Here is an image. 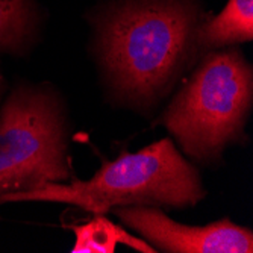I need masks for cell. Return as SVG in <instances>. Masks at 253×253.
Instances as JSON below:
<instances>
[{
    "label": "cell",
    "mask_w": 253,
    "mask_h": 253,
    "mask_svg": "<svg viewBox=\"0 0 253 253\" xmlns=\"http://www.w3.org/2000/svg\"><path fill=\"white\" fill-rule=\"evenodd\" d=\"M2 88H3V79L0 76V94H2Z\"/></svg>",
    "instance_id": "9c48e42d"
},
{
    "label": "cell",
    "mask_w": 253,
    "mask_h": 253,
    "mask_svg": "<svg viewBox=\"0 0 253 253\" xmlns=\"http://www.w3.org/2000/svg\"><path fill=\"white\" fill-rule=\"evenodd\" d=\"M72 231L76 235L73 253H114L119 244L143 253L156 252L149 243L135 238L125 227L114 224L105 215H97L82 226H73Z\"/></svg>",
    "instance_id": "52a82bcc"
},
{
    "label": "cell",
    "mask_w": 253,
    "mask_h": 253,
    "mask_svg": "<svg viewBox=\"0 0 253 253\" xmlns=\"http://www.w3.org/2000/svg\"><path fill=\"white\" fill-rule=\"evenodd\" d=\"M203 196L196 167L177 152L170 138H164L136 153H122L88 180L50 182L37 190L6 194L0 203L58 202L103 215L120 206L185 208Z\"/></svg>",
    "instance_id": "7a4b0ae2"
},
{
    "label": "cell",
    "mask_w": 253,
    "mask_h": 253,
    "mask_svg": "<svg viewBox=\"0 0 253 253\" xmlns=\"http://www.w3.org/2000/svg\"><path fill=\"white\" fill-rule=\"evenodd\" d=\"M194 32L196 11L187 0H129L103 21L102 61L123 94L149 100L170 85Z\"/></svg>",
    "instance_id": "6da1fadb"
},
{
    "label": "cell",
    "mask_w": 253,
    "mask_h": 253,
    "mask_svg": "<svg viewBox=\"0 0 253 253\" xmlns=\"http://www.w3.org/2000/svg\"><path fill=\"white\" fill-rule=\"evenodd\" d=\"M123 224L136 231L155 250L171 253H252L253 235L229 220L187 226L167 217L156 206H120L111 210Z\"/></svg>",
    "instance_id": "5b68a950"
},
{
    "label": "cell",
    "mask_w": 253,
    "mask_h": 253,
    "mask_svg": "<svg viewBox=\"0 0 253 253\" xmlns=\"http://www.w3.org/2000/svg\"><path fill=\"white\" fill-rule=\"evenodd\" d=\"M252 68L238 50L212 52L166 111L163 123L187 155L208 161L241 136L252 105Z\"/></svg>",
    "instance_id": "3957f363"
},
{
    "label": "cell",
    "mask_w": 253,
    "mask_h": 253,
    "mask_svg": "<svg viewBox=\"0 0 253 253\" xmlns=\"http://www.w3.org/2000/svg\"><path fill=\"white\" fill-rule=\"evenodd\" d=\"M253 0H229L223 11L194 32V44L210 52L224 45L252 41Z\"/></svg>",
    "instance_id": "8992f818"
},
{
    "label": "cell",
    "mask_w": 253,
    "mask_h": 253,
    "mask_svg": "<svg viewBox=\"0 0 253 253\" xmlns=\"http://www.w3.org/2000/svg\"><path fill=\"white\" fill-rule=\"evenodd\" d=\"M68 177L59 105L44 91L17 89L0 111V197Z\"/></svg>",
    "instance_id": "277c9868"
},
{
    "label": "cell",
    "mask_w": 253,
    "mask_h": 253,
    "mask_svg": "<svg viewBox=\"0 0 253 253\" xmlns=\"http://www.w3.org/2000/svg\"><path fill=\"white\" fill-rule=\"evenodd\" d=\"M29 0H0V49L15 50L31 32Z\"/></svg>",
    "instance_id": "ba28073f"
}]
</instances>
